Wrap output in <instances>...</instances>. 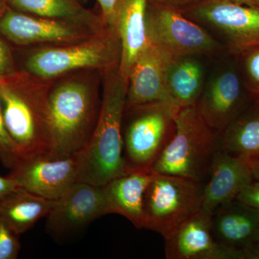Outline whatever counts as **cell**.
Here are the masks:
<instances>
[{"label":"cell","instance_id":"obj_1","mask_svg":"<svg viewBox=\"0 0 259 259\" xmlns=\"http://www.w3.org/2000/svg\"><path fill=\"white\" fill-rule=\"evenodd\" d=\"M102 77L100 70L82 69L51 80L49 156L74 157L88 144L101 108Z\"/></svg>","mask_w":259,"mask_h":259},{"label":"cell","instance_id":"obj_2","mask_svg":"<svg viewBox=\"0 0 259 259\" xmlns=\"http://www.w3.org/2000/svg\"><path fill=\"white\" fill-rule=\"evenodd\" d=\"M127 84L119 66L102 71L101 108L96 127L88 144L75 156L79 182L102 187L128 172L122 135Z\"/></svg>","mask_w":259,"mask_h":259},{"label":"cell","instance_id":"obj_3","mask_svg":"<svg viewBox=\"0 0 259 259\" xmlns=\"http://www.w3.org/2000/svg\"><path fill=\"white\" fill-rule=\"evenodd\" d=\"M50 84L51 81L24 71L0 76L3 117L20 161L50 155Z\"/></svg>","mask_w":259,"mask_h":259},{"label":"cell","instance_id":"obj_4","mask_svg":"<svg viewBox=\"0 0 259 259\" xmlns=\"http://www.w3.org/2000/svg\"><path fill=\"white\" fill-rule=\"evenodd\" d=\"M221 148V133L209 127L194 107H184L175 117V134L152 170L204 183Z\"/></svg>","mask_w":259,"mask_h":259},{"label":"cell","instance_id":"obj_5","mask_svg":"<svg viewBox=\"0 0 259 259\" xmlns=\"http://www.w3.org/2000/svg\"><path fill=\"white\" fill-rule=\"evenodd\" d=\"M121 54L120 37L109 25L103 31L79 41L28 48L22 71L51 81L79 70L111 69L120 65Z\"/></svg>","mask_w":259,"mask_h":259},{"label":"cell","instance_id":"obj_6","mask_svg":"<svg viewBox=\"0 0 259 259\" xmlns=\"http://www.w3.org/2000/svg\"><path fill=\"white\" fill-rule=\"evenodd\" d=\"M180 110L161 102L125 109L122 135L127 171L152 169L175 134Z\"/></svg>","mask_w":259,"mask_h":259},{"label":"cell","instance_id":"obj_7","mask_svg":"<svg viewBox=\"0 0 259 259\" xmlns=\"http://www.w3.org/2000/svg\"><path fill=\"white\" fill-rule=\"evenodd\" d=\"M204 184L153 171L144 194V228L171 236L202 208Z\"/></svg>","mask_w":259,"mask_h":259},{"label":"cell","instance_id":"obj_8","mask_svg":"<svg viewBox=\"0 0 259 259\" xmlns=\"http://www.w3.org/2000/svg\"><path fill=\"white\" fill-rule=\"evenodd\" d=\"M146 23L148 41L173 59L212 54L220 48L205 29L180 10L154 0H148Z\"/></svg>","mask_w":259,"mask_h":259},{"label":"cell","instance_id":"obj_9","mask_svg":"<svg viewBox=\"0 0 259 259\" xmlns=\"http://www.w3.org/2000/svg\"><path fill=\"white\" fill-rule=\"evenodd\" d=\"M103 26L44 18L9 8L0 16V35L19 47L33 48L79 41L103 31Z\"/></svg>","mask_w":259,"mask_h":259},{"label":"cell","instance_id":"obj_10","mask_svg":"<svg viewBox=\"0 0 259 259\" xmlns=\"http://www.w3.org/2000/svg\"><path fill=\"white\" fill-rule=\"evenodd\" d=\"M181 11L218 32L236 55L259 44L258 8L228 0H207Z\"/></svg>","mask_w":259,"mask_h":259},{"label":"cell","instance_id":"obj_11","mask_svg":"<svg viewBox=\"0 0 259 259\" xmlns=\"http://www.w3.org/2000/svg\"><path fill=\"white\" fill-rule=\"evenodd\" d=\"M109 213L102 187L77 182L54 201L47 216V231L57 241H66Z\"/></svg>","mask_w":259,"mask_h":259},{"label":"cell","instance_id":"obj_12","mask_svg":"<svg viewBox=\"0 0 259 259\" xmlns=\"http://www.w3.org/2000/svg\"><path fill=\"white\" fill-rule=\"evenodd\" d=\"M212 213L199 209L165 239L167 259H252L245 252L231 249L214 238Z\"/></svg>","mask_w":259,"mask_h":259},{"label":"cell","instance_id":"obj_13","mask_svg":"<svg viewBox=\"0 0 259 259\" xmlns=\"http://www.w3.org/2000/svg\"><path fill=\"white\" fill-rule=\"evenodd\" d=\"M8 177L20 187L56 200L78 180L76 157L58 158L49 155L22 160L11 169Z\"/></svg>","mask_w":259,"mask_h":259},{"label":"cell","instance_id":"obj_14","mask_svg":"<svg viewBox=\"0 0 259 259\" xmlns=\"http://www.w3.org/2000/svg\"><path fill=\"white\" fill-rule=\"evenodd\" d=\"M244 90L236 71H223L202 91L194 108L209 127L222 133L249 105Z\"/></svg>","mask_w":259,"mask_h":259},{"label":"cell","instance_id":"obj_15","mask_svg":"<svg viewBox=\"0 0 259 259\" xmlns=\"http://www.w3.org/2000/svg\"><path fill=\"white\" fill-rule=\"evenodd\" d=\"M172 59L148 42L130 71L125 110L156 102L180 108L166 88V69Z\"/></svg>","mask_w":259,"mask_h":259},{"label":"cell","instance_id":"obj_16","mask_svg":"<svg viewBox=\"0 0 259 259\" xmlns=\"http://www.w3.org/2000/svg\"><path fill=\"white\" fill-rule=\"evenodd\" d=\"M211 222L218 243L259 259V209L236 199L214 209Z\"/></svg>","mask_w":259,"mask_h":259},{"label":"cell","instance_id":"obj_17","mask_svg":"<svg viewBox=\"0 0 259 259\" xmlns=\"http://www.w3.org/2000/svg\"><path fill=\"white\" fill-rule=\"evenodd\" d=\"M253 180L248 158L221 148L204 184L202 208L212 213L219 206L236 199Z\"/></svg>","mask_w":259,"mask_h":259},{"label":"cell","instance_id":"obj_18","mask_svg":"<svg viewBox=\"0 0 259 259\" xmlns=\"http://www.w3.org/2000/svg\"><path fill=\"white\" fill-rule=\"evenodd\" d=\"M148 0H117L110 25L120 37L122 54L119 69L128 81L133 65L148 44L146 33Z\"/></svg>","mask_w":259,"mask_h":259},{"label":"cell","instance_id":"obj_19","mask_svg":"<svg viewBox=\"0 0 259 259\" xmlns=\"http://www.w3.org/2000/svg\"><path fill=\"white\" fill-rule=\"evenodd\" d=\"M152 175V169L129 171L102 186L109 213L123 216L138 229L144 228V194Z\"/></svg>","mask_w":259,"mask_h":259},{"label":"cell","instance_id":"obj_20","mask_svg":"<svg viewBox=\"0 0 259 259\" xmlns=\"http://www.w3.org/2000/svg\"><path fill=\"white\" fill-rule=\"evenodd\" d=\"M54 201L19 186L0 199V217L18 234H23L47 217Z\"/></svg>","mask_w":259,"mask_h":259},{"label":"cell","instance_id":"obj_21","mask_svg":"<svg viewBox=\"0 0 259 259\" xmlns=\"http://www.w3.org/2000/svg\"><path fill=\"white\" fill-rule=\"evenodd\" d=\"M202 65L192 56L172 59L166 69V88L180 108L194 107L203 91Z\"/></svg>","mask_w":259,"mask_h":259},{"label":"cell","instance_id":"obj_22","mask_svg":"<svg viewBox=\"0 0 259 259\" xmlns=\"http://www.w3.org/2000/svg\"><path fill=\"white\" fill-rule=\"evenodd\" d=\"M221 148L246 158L259 156V102L253 101L221 133Z\"/></svg>","mask_w":259,"mask_h":259},{"label":"cell","instance_id":"obj_23","mask_svg":"<svg viewBox=\"0 0 259 259\" xmlns=\"http://www.w3.org/2000/svg\"><path fill=\"white\" fill-rule=\"evenodd\" d=\"M10 8L37 16L70 20L89 25H107L97 15L80 4L79 0H7Z\"/></svg>","mask_w":259,"mask_h":259},{"label":"cell","instance_id":"obj_24","mask_svg":"<svg viewBox=\"0 0 259 259\" xmlns=\"http://www.w3.org/2000/svg\"><path fill=\"white\" fill-rule=\"evenodd\" d=\"M241 59L243 83L252 101L259 102V44L237 54Z\"/></svg>","mask_w":259,"mask_h":259},{"label":"cell","instance_id":"obj_25","mask_svg":"<svg viewBox=\"0 0 259 259\" xmlns=\"http://www.w3.org/2000/svg\"><path fill=\"white\" fill-rule=\"evenodd\" d=\"M0 161L5 166L8 167L10 169H13L20 161L16 146L5 125L3 110H2L1 99H0Z\"/></svg>","mask_w":259,"mask_h":259},{"label":"cell","instance_id":"obj_26","mask_svg":"<svg viewBox=\"0 0 259 259\" xmlns=\"http://www.w3.org/2000/svg\"><path fill=\"white\" fill-rule=\"evenodd\" d=\"M19 236L0 217V259L18 258L21 248Z\"/></svg>","mask_w":259,"mask_h":259},{"label":"cell","instance_id":"obj_27","mask_svg":"<svg viewBox=\"0 0 259 259\" xmlns=\"http://www.w3.org/2000/svg\"><path fill=\"white\" fill-rule=\"evenodd\" d=\"M18 71L14 56L4 37L0 35V76L14 74Z\"/></svg>","mask_w":259,"mask_h":259},{"label":"cell","instance_id":"obj_28","mask_svg":"<svg viewBox=\"0 0 259 259\" xmlns=\"http://www.w3.org/2000/svg\"><path fill=\"white\" fill-rule=\"evenodd\" d=\"M236 199L259 209V181L253 180L240 192Z\"/></svg>","mask_w":259,"mask_h":259},{"label":"cell","instance_id":"obj_29","mask_svg":"<svg viewBox=\"0 0 259 259\" xmlns=\"http://www.w3.org/2000/svg\"><path fill=\"white\" fill-rule=\"evenodd\" d=\"M101 9V16L105 23L110 25L111 23L114 8L117 0H96Z\"/></svg>","mask_w":259,"mask_h":259},{"label":"cell","instance_id":"obj_30","mask_svg":"<svg viewBox=\"0 0 259 259\" xmlns=\"http://www.w3.org/2000/svg\"><path fill=\"white\" fill-rule=\"evenodd\" d=\"M154 1L173 7L177 9L183 10L193 7L194 5H198L199 3H203L207 0H154Z\"/></svg>","mask_w":259,"mask_h":259},{"label":"cell","instance_id":"obj_31","mask_svg":"<svg viewBox=\"0 0 259 259\" xmlns=\"http://www.w3.org/2000/svg\"><path fill=\"white\" fill-rule=\"evenodd\" d=\"M18 187V184L10 177L0 176V199Z\"/></svg>","mask_w":259,"mask_h":259},{"label":"cell","instance_id":"obj_32","mask_svg":"<svg viewBox=\"0 0 259 259\" xmlns=\"http://www.w3.org/2000/svg\"><path fill=\"white\" fill-rule=\"evenodd\" d=\"M248 161L253 180L259 181V156L248 158Z\"/></svg>","mask_w":259,"mask_h":259},{"label":"cell","instance_id":"obj_33","mask_svg":"<svg viewBox=\"0 0 259 259\" xmlns=\"http://www.w3.org/2000/svg\"><path fill=\"white\" fill-rule=\"evenodd\" d=\"M238 4L247 5V6L254 7L259 8V0H228Z\"/></svg>","mask_w":259,"mask_h":259},{"label":"cell","instance_id":"obj_34","mask_svg":"<svg viewBox=\"0 0 259 259\" xmlns=\"http://www.w3.org/2000/svg\"><path fill=\"white\" fill-rule=\"evenodd\" d=\"M10 7L7 0H0V16L4 14L7 10Z\"/></svg>","mask_w":259,"mask_h":259}]
</instances>
